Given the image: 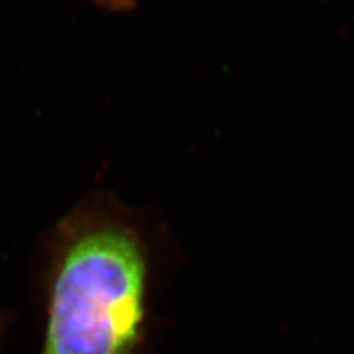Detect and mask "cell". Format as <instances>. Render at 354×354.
Masks as SVG:
<instances>
[{
    "label": "cell",
    "instance_id": "obj_1",
    "mask_svg": "<svg viewBox=\"0 0 354 354\" xmlns=\"http://www.w3.org/2000/svg\"><path fill=\"white\" fill-rule=\"evenodd\" d=\"M38 354H135L145 333L148 256L118 205L94 194L61 218L43 259Z\"/></svg>",
    "mask_w": 354,
    "mask_h": 354
},
{
    "label": "cell",
    "instance_id": "obj_2",
    "mask_svg": "<svg viewBox=\"0 0 354 354\" xmlns=\"http://www.w3.org/2000/svg\"><path fill=\"white\" fill-rule=\"evenodd\" d=\"M102 7L112 8V10H128L131 8L135 0H95Z\"/></svg>",
    "mask_w": 354,
    "mask_h": 354
},
{
    "label": "cell",
    "instance_id": "obj_3",
    "mask_svg": "<svg viewBox=\"0 0 354 354\" xmlns=\"http://www.w3.org/2000/svg\"><path fill=\"white\" fill-rule=\"evenodd\" d=\"M2 328H3V318L0 315V333H2Z\"/></svg>",
    "mask_w": 354,
    "mask_h": 354
}]
</instances>
